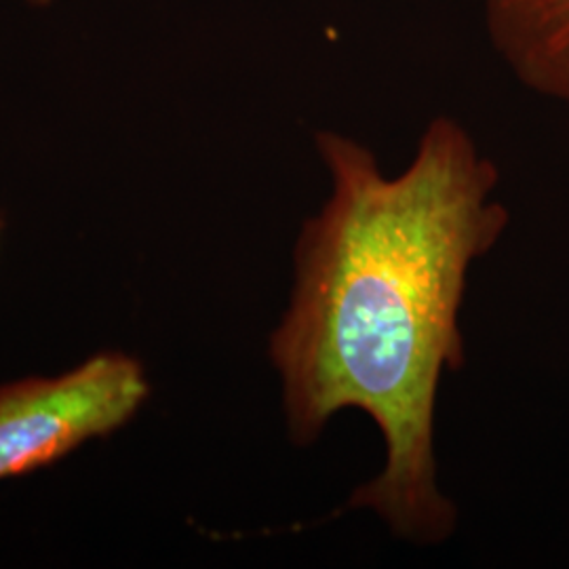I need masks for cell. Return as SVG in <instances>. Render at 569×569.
<instances>
[{
	"mask_svg": "<svg viewBox=\"0 0 569 569\" xmlns=\"http://www.w3.org/2000/svg\"><path fill=\"white\" fill-rule=\"evenodd\" d=\"M315 146L331 192L302 226L293 293L270 338L287 430L310 448L336 413H367L387 460L346 507L376 512L411 545H441L458 510L437 486V395L465 366L468 270L509 226L493 199L500 173L449 117L428 122L392 178L345 133L319 131Z\"/></svg>",
	"mask_w": 569,
	"mask_h": 569,
	"instance_id": "cell-1",
	"label": "cell"
},
{
	"mask_svg": "<svg viewBox=\"0 0 569 569\" xmlns=\"http://www.w3.org/2000/svg\"><path fill=\"white\" fill-rule=\"evenodd\" d=\"M150 387L140 361L102 352L58 378L0 387V481L53 467L89 439L124 427Z\"/></svg>",
	"mask_w": 569,
	"mask_h": 569,
	"instance_id": "cell-2",
	"label": "cell"
},
{
	"mask_svg": "<svg viewBox=\"0 0 569 569\" xmlns=\"http://www.w3.org/2000/svg\"><path fill=\"white\" fill-rule=\"evenodd\" d=\"M489 44L526 89L569 106V0H481Z\"/></svg>",
	"mask_w": 569,
	"mask_h": 569,
	"instance_id": "cell-3",
	"label": "cell"
},
{
	"mask_svg": "<svg viewBox=\"0 0 569 569\" xmlns=\"http://www.w3.org/2000/svg\"><path fill=\"white\" fill-rule=\"evenodd\" d=\"M30 2H34V4H44V2H49V0H30Z\"/></svg>",
	"mask_w": 569,
	"mask_h": 569,
	"instance_id": "cell-4",
	"label": "cell"
},
{
	"mask_svg": "<svg viewBox=\"0 0 569 569\" xmlns=\"http://www.w3.org/2000/svg\"><path fill=\"white\" fill-rule=\"evenodd\" d=\"M0 228H2V224H0Z\"/></svg>",
	"mask_w": 569,
	"mask_h": 569,
	"instance_id": "cell-5",
	"label": "cell"
}]
</instances>
